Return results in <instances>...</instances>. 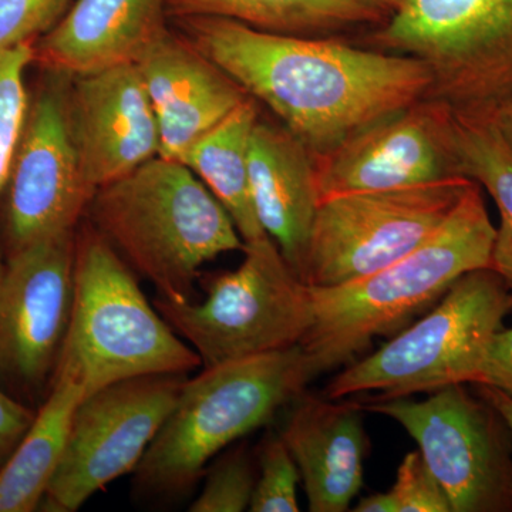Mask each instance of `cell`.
I'll use <instances>...</instances> for the list:
<instances>
[{
  "mask_svg": "<svg viewBox=\"0 0 512 512\" xmlns=\"http://www.w3.org/2000/svg\"><path fill=\"white\" fill-rule=\"evenodd\" d=\"M171 22L248 96L264 103L313 157L429 96L433 82L429 67L412 56L208 16Z\"/></svg>",
  "mask_w": 512,
  "mask_h": 512,
  "instance_id": "6da1fadb",
  "label": "cell"
},
{
  "mask_svg": "<svg viewBox=\"0 0 512 512\" xmlns=\"http://www.w3.org/2000/svg\"><path fill=\"white\" fill-rule=\"evenodd\" d=\"M495 227L471 180L443 224L386 268L348 284L313 288V323L302 339L313 379L348 365L376 336H392L429 311L461 276L490 268Z\"/></svg>",
  "mask_w": 512,
  "mask_h": 512,
  "instance_id": "7a4b0ae2",
  "label": "cell"
},
{
  "mask_svg": "<svg viewBox=\"0 0 512 512\" xmlns=\"http://www.w3.org/2000/svg\"><path fill=\"white\" fill-rule=\"evenodd\" d=\"M87 221L158 298L192 301L201 266L244 251L234 221L187 165L157 157L94 192Z\"/></svg>",
  "mask_w": 512,
  "mask_h": 512,
  "instance_id": "3957f363",
  "label": "cell"
},
{
  "mask_svg": "<svg viewBox=\"0 0 512 512\" xmlns=\"http://www.w3.org/2000/svg\"><path fill=\"white\" fill-rule=\"evenodd\" d=\"M313 380L301 345L202 369L185 380L143 460L134 495L180 500L204 477L222 450L275 419Z\"/></svg>",
  "mask_w": 512,
  "mask_h": 512,
  "instance_id": "277c9868",
  "label": "cell"
},
{
  "mask_svg": "<svg viewBox=\"0 0 512 512\" xmlns=\"http://www.w3.org/2000/svg\"><path fill=\"white\" fill-rule=\"evenodd\" d=\"M60 357L72 363L86 396L121 380L202 367L198 353L148 302L133 269L86 218L77 227L72 320Z\"/></svg>",
  "mask_w": 512,
  "mask_h": 512,
  "instance_id": "5b68a950",
  "label": "cell"
},
{
  "mask_svg": "<svg viewBox=\"0 0 512 512\" xmlns=\"http://www.w3.org/2000/svg\"><path fill=\"white\" fill-rule=\"evenodd\" d=\"M511 311V289L497 272H468L419 322L333 377L325 397L380 392L387 400L476 384L485 350Z\"/></svg>",
  "mask_w": 512,
  "mask_h": 512,
  "instance_id": "8992f818",
  "label": "cell"
},
{
  "mask_svg": "<svg viewBox=\"0 0 512 512\" xmlns=\"http://www.w3.org/2000/svg\"><path fill=\"white\" fill-rule=\"evenodd\" d=\"M367 43L429 67L431 99L493 114L512 96V0H407Z\"/></svg>",
  "mask_w": 512,
  "mask_h": 512,
  "instance_id": "52a82bcc",
  "label": "cell"
},
{
  "mask_svg": "<svg viewBox=\"0 0 512 512\" xmlns=\"http://www.w3.org/2000/svg\"><path fill=\"white\" fill-rule=\"evenodd\" d=\"M244 252L235 271L208 281L204 301H154L201 357L202 369L301 345L312 326L311 286L289 268L275 242Z\"/></svg>",
  "mask_w": 512,
  "mask_h": 512,
  "instance_id": "ba28073f",
  "label": "cell"
},
{
  "mask_svg": "<svg viewBox=\"0 0 512 512\" xmlns=\"http://www.w3.org/2000/svg\"><path fill=\"white\" fill-rule=\"evenodd\" d=\"M362 407L396 421L416 441L451 512L512 511V434L480 394L451 384L420 402L397 397Z\"/></svg>",
  "mask_w": 512,
  "mask_h": 512,
  "instance_id": "9c48e42d",
  "label": "cell"
},
{
  "mask_svg": "<svg viewBox=\"0 0 512 512\" xmlns=\"http://www.w3.org/2000/svg\"><path fill=\"white\" fill-rule=\"evenodd\" d=\"M470 183L454 178L325 198L313 221L303 282L330 288L393 264L436 232Z\"/></svg>",
  "mask_w": 512,
  "mask_h": 512,
  "instance_id": "30bf717a",
  "label": "cell"
},
{
  "mask_svg": "<svg viewBox=\"0 0 512 512\" xmlns=\"http://www.w3.org/2000/svg\"><path fill=\"white\" fill-rule=\"evenodd\" d=\"M185 380L187 375L133 377L84 397L40 507L77 511L111 481L134 473Z\"/></svg>",
  "mask_w": 512,
  "mask_h": 512,
  "instance_id": "8fae6325",
  "label": "cell"
},
{
  "mask_svg": "<svg viewBox=\"0 0 512 512\" xmlns=\"http://www.w3.org/2000/svg\"><path fill=\"white\" fill-rule=\"evenodd\" d=\"M70 84L72 76L47 72L29 99L6 185L9 255L77 229L92 201L74 141Z\"/></svg>",
  "mask_w": 512,
  "mask_h": 512,
  "instance_id": "7c38bea8",
  "label": "cell"
},
{
  "mask_svg": "<svg viewBox=\"0 0 512 512\" xmlns=\"http://www.w3.org/2000/svg\"><path fill=\"white\" fill-rule=\"evenodd\" d=\"M320 201L352 192L402 190L464 177L454 111L424 97L315 157Z\"/></svg>",
  "mask_w": 512,
  "mask_h": 512,
  "instance_id": "4fadbf2b",
  "label": "cell"
},
{
  "mask_svg": "<svg viewBox=\"0 0 512 512\" xmlns=\"http://www.w3.org/2000/svg\"><path fill=\"white\" fill-rule=\"evenodd\" d=\"M77 229L9 255L0 281V372L29 389L55 377L74 302Z\"/></svg>",
  "mask_w": 512,
  "mask_h": 512,
  "instance_id": "5bb4252c",
  "label": "cell"
},
{
  "mask_svg": "<svg viewBox=\"0 0 512 512\" xmlns=\"http://www.w3.org/2000/svg\"><path fill=\"white\" fill-rule=\"evenodd\" d=\"M70 119L94 192L160 157L156 111L136 63L72 77Z\"/></svg>",
  "mask_w": 512,
  "mask_h": 512,
  "instance_id": "9a60e30c",
  "label": "cell"
},
{
  "mask_svg": "<svg viewBox=\"0 0 512 512\" xmlns=\"http://www.w3.org/2000/svg\"><path fill=\"white\" fill-rule=\"evenodd\" d=\"M160 127V157L183 161L208 131L249 99L181 33L168 29L136 63Z\"/></svg>",
  "mask_w": 512,
  "mask_h": 512,
  "instance_id": "2e32d148",
  "label": "cell"
},
{
  "mask_svg": "<svg viewBox=\"0 0 512 512\" xmlns=\"http://www.w3.org/2000/svg\"><path fill=\"white\" fill-rule=\"evenodd\" d=\"M168 20L167 0H76L33 43V62L72 77L137 63Z\"/></svg>",
  "mask_w": 512,
  "mask_h": 512,
  "instance_id": "e0dca14e",
  "label": "cell"
},
{
  "mask_svg": "<svg viewBox=\"0 0 512 512\" xmlns=\"http://www.w3.org/2000/svg\"><path fill=\"white\" fill-rule=\"evenodd\" d=\"M279 434L298 466L312 512H345L362 490L367 439L362 406L299 394Z\"/></svg>",
  "mask_w": 512,
  "mask_h": 512,
  "instance_id": "ac0fdd59",
  "label": "cell"
},
{
  "mask_svg": "<svg viewBox=\"0 0 512 512\" xmlns=\"http://www.w3.org/2000/svg\"><path fill=\"white\" fill-rule=\"evenodd\" d=\"M249 178L262 228L303 281L320 202L315 157L288 128L259 117L249 144Z\"/></svg>",
  "mask_w": 512,
  "mask_h": 512,
  "instance_id": "d6986e66",
  "label": "cell"
},
{
  "mask_svg": "<svg viewBox=\"0 0 512 512\" xmlns=\"http://www.w3.org/2000/svg\"><path fill=\"white\" fill-rule=\"evenodd\" d=\"M84 396L76 369L60 357L46 402L0 468V512H32L40 507L62 460L74 412Z\"/></svg>",
  "mask_w": 512,
  "mask_h": 512,
  "instance_id": "ffe728a7",
  "label": "cell"
},
{
  "mask_svg": "<svg viewBox=\"0 0 512 512\" xmlns=\"http://www.w3.org/2000/svg\"><path fill=\"white\" fill-rule=\"evenodd\" d=\"M258 119V101L249 97L201 137L181 161L221 202L245 247L271 239L256 215L249 178V144Z\"/></svg>",
  "mask_w": 512,
  "mask_h": 512,
  "instance_id": "44dd1931",
  "label": "cell"
},
{
  "mask_svg": "<svg viewBox=\"0 0 512 512\" xmlns=\"http://www.w3.org/2000/svg\"><path fill=\"white\" fill-rule=\"evenodd\" d=\"M168 18H222L265 32L323 36L389 19L365 0H167Z\"/></svg>",
  "mask_w": 512,
  "mask_h": 512,
  "instance_id": "7402d4cb",
  "label": "cell"
},
{
  "mask_svg": "<svg viewBox=\"0 0 512 512\" xmlns=\"http://www.w3.org/2000/svg\"><path fill=\"white\" fill-rule=\"evenodd\" d=\"M454 134L461 171L493 198L500 215L490 268L512 292V153L493 114L454 113Z\"/></svg>",
  "mask_w": 512,
  "mask_h": 512,
  "instance_id": "603a6c76",
  "label": "cell"
},
{
  "mask_svg": "<svg viewBox=\"0 0 512 512\" xmlns=\"http://www.w3.org/2000/svg\"><path fill=\"white\" fill-rule=\"evenodd\" d=\"M32 62L33 45H23L0 56V195L8 185L10 168L29 107L25 73ZM3 266L0 256V281Z\"/></svg>",
  "mask_w": 512,
  "mask_h": 512,
  "instance_id": "cb8c5ba5",
  "label": "cell"
},
{
  "mask_svg": "<svg viewBox=\"0 0 512 512\" xmlns=\"http://www.w3.org/2000/svg\"><path fill=\"white\" fill-rule=\"evenodd\" d=\"M205 484L191 512H242L249 510L256 483L254 458L245 446L222 454L205 471Z\"/></svg>",
  "mask_w": 512,
  "mask_h": 512,
  "instance_id": "d4e9b609",
  "label": "cell"
},
{
  "mask_svg": "<svg viewBox=\"0 0 512 512\" xmlns=\"http://www.w3.org/2000/svg\"><path fill=\"white\" fill-rule=\"evenodd\" d=\"M298 466L281 434H269L258 451V471L249 510L298 512Z\"/></svg>",
  "mask_w": 512,
  "mask_h": 512,
  "instance_id": "484cf974",
  "label": "cell"
},
{
  "mask_svg": "<svg viewBox=\"0 0 512 512\" xmlns=\"http://www.w3.org/2000/svg\"><path fill=\"white\" fill-rule=\"evenodd\" d=\"M69 0H0V56L33 45L62 18Z\"/></svg>",
  "mask_w": 512,
  "mask_h": 512,
  "instance_id": "4316f807",
  "label": "cell"
},
{
  "mask_svg": "<svg viewBox=\"0 0 512 512\" xmlns=\"http://www.w3.org/2000/svg\"><path fill=\"white\" fill-rule=\"evenodd\" d=\"M390 491L397 512H451L446 493L420 451L406 454Z\"/></svg>",
  "mask_w": 512,
  "mask_h": 512,
  "instance_id": "83f0119b",
  "label": "cell"
},
{
  "mask_svg": "<svg viewBox=\"0 0 512 512\" xmlns=\"http://www.w3.org/2000/svg\"><path fill=\"white\" fill-rule=\"evenodd\" d=\"M476 384H485L512 396V328H501L491 339Z\"/></svg>",
  "mask_w": 512,
  "mask_h": 512,
  "instance_id": "f1b7e54d",
  "label": "cell"
},
{
  "mask_svg": "<svg viewBox=\"0 0 512 512\" xmlns=\"http://www.w3.org/2000/svg\"><path fill=\"white\" fill-rule=\"evenodd\" d=\"M36 413L0 389V468L32 426Z\"/></svg>",
  "mask_w": 512,
  "mask_h": 512,
  "instance_id": "f546056e",
  "label": "cell"
},
{
  "mask_svg": "<svg viewBox=\"0 0 512 512\" xmlns=\"http://www.w3.org/2000/svg\"><path fill=\"white\" fill-rule=\"evenodd\" d=\"M476 392L480 394L488 403L493 404L495 410L501 414L508 429L512 434V396L494 389V387L485 386V384H476Z\"/></svg>",
  "mask_w": 512,
  "mask_h": 512,
  "instance_id": "4dcf8cb0",
  "label": "cell"
},
{
  "mask_svg": "<svg viewBox=\"0 0 512 512\" xmlns=\"http://www.w3.org/2000/svg\"><path fill=\"white\" fill-rule=\"evenodd\" d=\"M356 512H397L392 491L375 493L363 497L355 507Z\"/></svg>",
  "mask_w": 512,
  "mask_h": 512,
  "instance_id": "1f68e13d",
  "label": "cell"
},
{
  "mask_svg": "<svg viewBox=\"0 0 512 512\" xmlns=\"http://www.w3.org/2000/svg\"><path fill=\"white\" fill-rule=\"evenodd\" d=\"M495 124L512 153V96L498 106L493 113Z\"/></svg>",
  "mask_w": 512,
  "mask_h": 512,
  "instance_id": "d6a6232c",
  "label": "cell"
},
{
  "mask_svg": "<svg viewBox=\"0 0 512 512\" xmlns=\"http://www.w3.org/2000/svg\"><path fill=\"white\" fill-rule=\"evenodd\" d=\"M369 5L375 6V8L382 10L387 16H392L397 12L407 0H365Z\"/></svg>",
  "mask_w": 512,
  "mask_h": 512,
  "instance_id": "836d02e7",
  "label": "cell"
}]
</instances>
